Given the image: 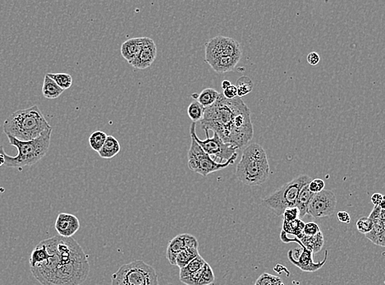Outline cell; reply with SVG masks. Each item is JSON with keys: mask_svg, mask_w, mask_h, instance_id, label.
<instances>
[{"mask_svg": "<svg viewBox=\"0 0 385 285\" xmlns=\"http://www.w3.org/2000/svg\"><path fill=\"white\" fill-rule=\"evenodd\" d=\"M29 262L31 272L41 285H80L89 276L87 254L72 238L59 235L41 241Z\"/></svg>", "mask_w": 385, "mask_h": 285, "instance_id": "obj_1", "label": "cell"}, {"mask_svg": "<svg viewBox=\"0 0 385 285\" xmlns=\"http://www.w3.org/2000/svg\"><path fill=\"white\" fill-rule=\"evenodd\" d=\"M246 107L241 98L229 100L219 93L215 102L205 108L203 118L200 121L201 127L205 131L212 130L224 142L231 144L237 115Z\"/></svg>", "mask_w": 385, "mask_h": 285, "instance_id": "obj_2", "label": "cell"}, {"mask_svg": "<svg viewBox=\"0 0 385 285\" xmlns=\"http://www.w3.org/2000/svg\"><path fill=\"white\" fill-rule=\"evenodd\" d=\"M51 128L37 105L15 111L3 124L5 134L23 141L34 140Z\"/></svg>", "mask_w": 385, "mask_h": 285, "instance_id": "obj_3", "label": "cell"}, {"mask_svg": "<svg viewBox=\"0 0 385 285\" xmlns=\"http://www.w3.org/2000/svg\"><path fill=\"white\" fill-rule=\"evenodd\" d=\"M52 130H47L37 138L31 140H19L13 136L6 135L9 143L18 151L17 156H10L6 154L5 148L0 145V153L5 159V165L9 168H22L36 164L46 155L50 146Z\"/></svg>", "mask_w": 385, "mask_h": 285, "instance_id": "obj_4", "label": "cell"}, {"mask_svg": "<svg viewBox=\"0 0 385 285\" xmlns=\"http://www.w3.org/2000/svg\"><path fill=\"white\" fill-rule=\"evenodd\" d=\"M269 173V161L265 149L257 143L245 147L236 168V176L238 180L251 187L260 186L268 179Z\"/></svg>", "mask_w": 385, "mask_h": 285, "instance_id": "obj_5", "label": "cell"}, {"mask_svg": "<svg viewBox=\"0 0 385 285\" xmlns=\"http://www.w3.org/2000/svg\"><path fill=\"white\" fill-rule=\"evenodd\" d=\"M312 180L308 175L296 177L292 181L285 183L269 196L264 198L261 204L273 211L277 216H282L286 209L296 207V199L304 186Z\"/></svg>", "mask_w": 385, "mask_h": 285, "instance_id": "obj_6", "label": "cell"}, {"mask_svg": "<svg viewBox=\"0 0 385 285\" xmlns=\"http://www.w3.org/2000/svg\"><path fill=\"white\" fill-rule=\"evenodd\" d=\"M111 285H159L155 269L142 260L127 263L113 274Z\"/></svg>", "mask_w": 385, "mask_h": 285, "instance_id": "obj_7", "label": "cell"}, {"mask_svg": "<svg viewBox=\"0 0 385 285\" xmlns=\"http://www.w3.org/2000/svg\"><path fill=\"white\" fill-rule=\"evenodd\" d=\"M190 138H191V142H190V149L187 154V158H188L187 165L190 170L194 171L203 177L208 176L212 173L227 168L228 166L234 164V162L237 160L238 155L235 153L225 163L216 162L212 159L211 156L205 153L202 148L200 147L199 144L196 141L195 139L191 136Z\"/></svg>", "mask_w": 385, "mask_h": 285, "instance_id": "obj_8", "label": "cell"}, {"mask_svg": "<svg viewBox=\"0 0 385 285\" xmlns=\"http://www.w3.org/2000/svg\"><path fill=\"white\" fill-rule=\"evenodd\" d=\"M196 126H197V123H193L190 124V136L195 139L196 141L199 144L200 147L207 155L210 156H214V158H218L220 160V163H222L223 160L227 161L234 154L237 153V147L224 142L222 139L220 138L215 132H214L213 137L210 138L209 136V131H205L206 139L201 140L196 133Z\"/></svg>", "mask_w": 385, "mask_h": 285, "instance_id": "obj_9", "label": "cell"}, {"mask_svg": "<svg viewBox=\"0 0 385 285\" xmlns=\"http://www.w3.org/2000/svg\"><path fill=\"white\" fill-rule=\"evenodd\" d=\"M223 56L241 57V45L234 39L226 37H216L205 44V61L210 64Z\"/></svg>", "mask_w": 385, "mask_h": 285, "instance_id": "obj_10", "label": "cell"}, {"mask_svg": "<svg viewBox=\"0 0 385 285\" xmlns=\"http://www.w3.org/2000/svg\"><path fill=\"white\" fill-rule=\"evenodd\" d=\"M280 238L284 243H289L295 242V243H298L301 247V251H300V249H295V250H291L292 255L289 251H288V254L289 261L296 267H298L300 270L307 271V272H315V271H317L318 270L322 268L325 264L326 261L328 259V251L324 252V258L322 262L315 263L313 261V253L309 250H307L300 243V241L296 239V237L293 239H289L287 236V234L282 230Z\"/></svg>", "mask_w": 385, "mask_h": 285, "instance_id": "obj_11", "label": "cell"}, {"mask_svg": "<svg viewBox=\"0 0 385 285\" xmlns=\"http://www.w3.org/2000/svg\"><path fill=\"white\" fill-rule=\"evenodd\" d=\"M336 207L335 194L330 190H323L319 193L315 194L307 208V215H311L315 219L328 217L335 214Z\"/></svg>", "mask_w": 385, "mask_h": 285, "instance_id": "obj_12", "label": "cell"}, {"mask_svg": "<svg viewBox=\"0 0 385 285\" xmlns=\"http://www.w3.org/2000/svg\"><path fill=\"white\" fill-rule=\"evenodd\" d=\"M368 217L372 220L373 228L369 234H366V239L378 246L384 247V210L380 207H375Z\"/></svg>", "mask_w": 385, "mask_h": 285, "instance_id": "obj_13", "label": "cell"}, {"mask_svg": "<svg viewBox=\"0 0 385 285\" xmlns=\"http://www.w3.org/2000/svg\"><path fill=\"white\" fill-rule=\"evenodd\" d=\"M54 227L60 236L72 238L78 231L80 223L76 215L60 213L55 221Z\"/></svg>", "mask_w": 385, "mask_h": 285, "instance_id": "obj_14", "label": "cell"}, {"mask_svg": "<svg viewBox=\"0 0 385 285\" xmlns=\"http://www.w3.org/2000/svg\"><path fill=\"white\" fill-rule=\"evenodd\" d=\"M157 56V47L152 39L146 37L144 45L138 57L132 62L131 66L138 69H146L152 65Z\"/></svg>", "mask_w": 385, "mask_h": 285, "instance_id": "obj_15", "label": "cell"}, {"mask_svg": "<svg viewBox=\"0 0 385 285\" xmlns=\"http://www.w3.org/2000/svg\"><path fill=\"white\" fill-rule=\"evenodd\" d=\"M146 37L129 39L123 43L121 46V54L127 62L131 63L138 57L144 45Z\"/></svg>", "mask_w": 385, "mask_h": 285, "instance_id": "obj_16", "label": "cell"}, {"mask_svg": "<svg viewBox=\"0 0 385 285\" xmlns=\"http://www.w3.org/2000/svg\"><path fill=\"white\" fill-rule=\"evenodd\" d=\"M185 248H186V246H185L183 234H178L170 241L168 245L167 251H166V258L172 266H176L177 255Z\"/></svg>", "mask_w": 385, "mask_h": 285, "instance_id": "obj_17", "label": "cell"}, {"mask_svg": "<svg viewBox=\"0 0 385 285\" xmlns=\"http://www.w3.org/2000/svg\"><path fill=\"white\" fill-rule=\"evenodd\" d=\"M298 240L307 250H309L313 254L319 252L324 245V234L321 231L314 236H306L303 234V236Z\"/></svg>", "mask_w": 385, "mask_h": 285, "instance_id": "obj_18", "label": "cell"}, {"mask_svg": "<svg viewBox=\"0 0 385 285\" xmlns=\"http://www.w3.org/2000/svg\"><path fill=\"white\" fill-rule=\"evenodd\" d=\"M241 59L239 58L230 57V56H223L214 62L211 63V67L216 73H228L233 70Z\"/></svg>", "mask_w": 385, "mask_h": 285, "instance_id": "obj_19", "label": "cell"}, {"mask_svg": "<svg viewBox=\"0 0 385 285\" xmlns=\"http://www.w3.org/2000/svg\"><path fill=\"white\" fill-rule=\"evenodd\" d=\"M120 150L121 146L119 140L114 136H107L104 145L98 154L103 159H112L120 152Z\"/></svg>", "mask_w": 385, "mask_h": 285, "instance_id": "obj_20", "label": "cell"}, {"mask_svg": "<svg viewBox=\"0 0 385 285\" xmlns=\"http://www.w3.org/2000/svg\"><path fill=\"white\" fill-rule=\"evenodd\" d=\"M314 196H315V194L312 193L310 191L309 188H308V184L301 188L300 192H299L296 203V207L298 209L299 211V217L303 218L307 215V208L309 207V204Z\"/></svg>", "mask_w": 385, "mask_h": 285, "instance_id": "obj_21", "label": "cell"}, {"mask_svg": "<svg viewBox=\"0 0 385 285\" xmlns=\"http://www.w3.org/2000/svg\"><path fill=\"white\" fill-rule=\"evenodd\" d=\"M64 92V90L59 87L55 81L48 75H45L42 87V94L46 99H57Z\"/></svg>", "mask_w": 385, "mask_h": 285, "instance_id": "obj_22", "label": "cell"}, {"mask_svg": "<svg viewBox=\"0 0 385 285\" xmlns=\"http://www.w3.org/2000/svg\"><path fill=\"white\" fill-rule=\"evenodd\" d=\"M205 261L201 255H198L195 259H193L191 262H189L183 268L180 269L179 272V279H184L186 277L189 276L193 273L197 272V270L203 267L205 264Z\"/></svg>", "mask_w": 385, "mask_h": 285, "instance_id": "obj_23", "label": "cell"}, {"mask_svg": "<svg viewBox=\"0 0 385 285\" xmlns=\"http://www.w3.org/2000/svg\"><path fill=\"white\" fill-rule=\"evenodd\" d=\"M199 255L198 249H183L176 258V266L179 267V269L183 268L186 265L188 264L189 262H191L193 259H195Z\"/></svg>", "mask_w": 385, "mask_h": 285, "instance_id": "obj_24", "label": "cell"}, {"mask_svg": "<svg viewBox=\"0 0 385 285\" xmlns=\"http://www.w3.org/2000/svg\"><path fill=\"white\" fill-rule=\"evenodd\" d=\"M218 95L219 93L216 90L213 88H206L198 95L197 101L205 109V108L211 106L212 104L215 102L216 100L218 99Z\"/></svg>", "mask_w": 385, "mask_h": 285, "instance_id": "obj_25", "label": "cell"}, {"mask_svg": "<svg viewBox=\"0 0 385 285\" xmlns=\"http://www.w3.org/2000/svg\"><path fill=\"white\" fill-rule=\"evenodd\" d=\"M304 222L300 219H296L292 222H284L283 231L287 234H292L299 239L303 236V229L305 226Z\"/></svg>", "mask_w": 385, "mask_h": 285, "instance_id": "obj_26", "label": "cell"}, {"mask_svg": "<svg viewBox=\"0 0 385 285\" xmlns=\"http://www.w3.org/2000/svg\"><path fill=\"white\" fill-rule=\"evenodd\" d=\"M236 88L237 91V97L241 98L248 94L251 93L254 88V84L252 79L246 76H242L240 77L236 83Z\"/></svg>", "mask_w": 385, "mask_h": 285, "instance_id": "obj_27", "label": "cell"}, {"mask_svg": "<svg viewBox=\"0 0 385 285\" xmlns=\"http://www.w3.org/2000/svg\"><path fill=\"white\" fill-rule=\"evenodd\" d=\"M48 77H50L61 89L67 90L71 88L72 84V77L66 73H48Z\"/></svg>", "mask_w": 385, "mask_h": 285, "instance_id": "obj_28", "label": "cell"}, {"mask_svg": "<svg viewBox=\"0 0 385 285\" xmlns=\"http://www.w3.org/2000/svg\"><path fill=\"white\" fill-rule=\"evenodd\" d=\"M106 138H107V134L103 131L98 130L92 132L89 137V144L91 149L94 151L99 152L104 145Z\"/></svg>", "mask_w": 385, "mask_h": 285, "instance_id": "obj_29", "label": "cell"}, {"mask_svg": "<svg viewBox=\"0 0 385 285\" xmlns=\"http://www.w3.org/2000/svg\"><path fill=\"white\" fill-rule=\"evenodd\" d=\"M204 111H205V108L197 102V100H194L190 103L187 108V113L193 123H197L202 120Z\"/></svg>", "mask_w": 385, "mask_h": 285, "instance_id": "obj_30", "label": "cell"}, {"mask_svg": "<svg viewBox=\"0 0 385 285\" xmlns=\"http://www.w3.org/2000/svg\"><path fill=\"white\" fill-rule=\"evenodd\" d=\"M214 271L212 270L210 265L207 262L204 265L203 272L201 274V279L198 282V285H210L214 283Z\"/></svg>", "mask_w": 385, "mask_h": 285, "instance_id": "obj_31", "label": "cell"}, {"mask_svg": "<svg viewBox=\"0 0 385 285\" xmlns=\"http://www.w3.org/2000/svg\"><path fill=\"white\" fill-rule=\"evenodd\" d=\"M283 281L280 279V277L273 276V275L264 273L259 277L257 280L256 281L255 285H282Z\"/></svg>", "mask_w": 385, "mask_h": 285, "instance_id": "obj_32", "label": "cell"}, {"mask_svg": "<svg viewBox=\"0 0 385 285\" xmlns=\"http://www.w3.org/2000/svg\"><path fill=\"white\" fill-rule=\"evenodd\" d=\"M373 228V222L369 217H362L356 222V229L361 234H369Z\"/></svg>", "mask_w": 385, "mask_h": 285, "instance_id": "obj_33", "label": "cell"}, {"mask_svg": "<svg viewBox=\"0 0 385 285\" xmlns=\"http://www.w3.org/2000/svg\"><path fill=\"white\" fill-rule=\"evenodd\" d=\"M324 187H325V183L324 180L320 179H312L308 184V188L314 194L321 192L324 189Z\"/></svg>", "mask_w": 385, "mask_h": 285, "instance_id": "obj_34", "label": "cell"}, {"mask_svg": "<svg viewBox=\"0 0 385 285\" xmlns=\"http://www.w3.org/2000/svg\"><path fill=\"white\" fill-rule=\"evenodd\" d=\"M320 231L321 230H320V226L318 225L317 223H315V222H309V223H305V226L303 229V234L306 236H314Z\"/></svg>", "mask_w": 385, "mask_h": 285, "instance_id": "obj_35", "label": "cell"}, {"mask_svg": "<svg viewBox=\"0 0 385 285\" xmlns=\"http://www.w3.org/2000/svg\"><path fill=\"white\" fill-rule=\"evenodd\" d=\"M284 222H292L295 219H299V211L296 207H292V208L286 209L284 214Z\"/></svg>", "mask_w": 385, "mask_h": 285, "instance_id": "obj_36", "label": "cell"}, {"mask_svg": "<svg viewBox=\"0 0 385 285\" xmlns=\"http://www.w3.org/2000/svg\"><path fill=\"white\" fill-rule=\"evenodd\" d=\"M183 236H184V243L186 248L198 249L199 243H198L197 239H196V237L189 234H183Z\"/></svg>", "mask_w": 385, "mask_h": 285, "instance_id": "obj_37", "label": "cell"}, {"mask_svg": "<svg viewBox=\"0 0 385 285\" xmlns=\"http://www.w3.org/2000/svg\"><path fill=\"white\" fill-rule=\"evenodd\" d=\"M371 203L375 205V207H380L381 209L384 210V196L382 194H373L372 196H371Z\"/></svg>", "mask_w": 385, "mask_h": 285, "instance_id": "obj_38", "label": "cell"}, {"mask_svg": "<svg viewBox=\"0 0 385 285\" xmlns=\"http://www.w3.org/2000/svg\"><path fill=\"white\" fill-rule=\"evenodd\" d=\"M223 95H224L225 98L229 99V100H232V99L237 97V91L236 86L231 85L227 89L224 90Z\"/></svg>", "mask_w": 385, "mask_h": 285, "instance_id": "obj_39", "label": "cell"}, {"mask_svg": "<svg viewBox=\"0 0 385 285\" xmlns=\"http://www.w3.org/2000/svg\"><path fill=\"white\" fill-rule=\"evenodd\" d=\"M307 60L308 64L311 66H316L320 62V54L316 52H311L307 55Z\"/></svg>", "mask_w": 385, "mask_h": 285, "instance_id": "obj_40", "label": "cell"}, {"mask_svg": "<svg viewBox=\"0 0 385 285\" xmlns=\"http://www.w3.org/2000/svg\"><path fill=\"white\" fill-rule=\"evenodd\" d=\"M338 219L339 221L344 223H349L351 222V216L346 211H341L338 212Z\"/></svg>", "mask_w": 385, "mask_h": 285, "instance_id": "obj_41", "label": "cell"}, {"mask_svg": "<svg viewBox=\"0 0 385 285\" xmlns=\"http://www.w3.org/2000/svg\"><path fill=\"white\" fill-rule=\"evenodd\" d=\"M231 85L232 84H231L230 81H228V80H224L222 83H221V88H223V90H225L229 88V87H230Z\"/></svg>", "mask_w": 385, "mask_h": 285, "instance_id": "obj_42", "label": "cell"}, {"mask_svg": "<svg viewBox=\"0 0 385 285\" xmlns=\"http://www.w3.org/2000/svg\"><path fill=\"white\" fill-rule=\"evenodd\" d=\"M5 157H4V156H3L2 154L0 153V167H1V166L5 165Z\"/></svg>", "mask_w": 385, "mask_h": 285, "instance_id": "obj_43", "label": "cell"}, {"mask_svg": "<svg viewBox=\"0 0 385 285\" xmlns=\"http://www.w3.org/2000/svg\"><path fill=\"white\" fill-rule=\"evenodd\" d=\"M198 95H199V94H193V95H191V97H193V99L197 100V97H198Z\"/></svg>", "mask_w": 385, "mask_h": 285, "instance_id": "obj_44", "label": "cell"}, {"mask_svg": "<svg viewBox=\"0 0 385 285\" xmlns=\"http://www.w3.org/2000/svg\"><path fill=\"white\" fill-rule=\"evenodd\" d=\"M282 285H284V283H283V284H282Z\"/></svg>", "mask_w": 385, "mask_h": 285, "instance_id": "obj_45", "label": "cell"}]
</instances>
